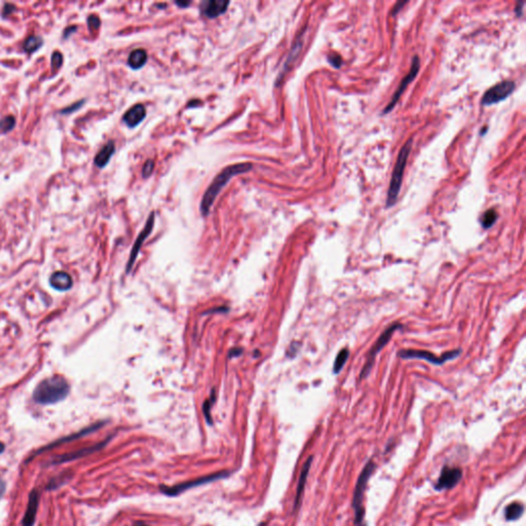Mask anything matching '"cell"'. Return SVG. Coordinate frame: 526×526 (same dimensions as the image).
I'll list each match as a JSON object with an SVG mask.
<instances>
[{"label":"cell","instance_id":"obj_1","mask_svg":"<svg viewBox=\"0 0 526 526\" xmlns=\"http://www.w3.org/2000/svg\"><path fill=\"white\" fill-rule=\"evenodd\" d=\"M70 393V385L62 375H53L41 380L34 390L33 400L37 404L59 403Z\"/></svg>","mask_w":526,"mask_h":526},{"label":"cell","instance_id":"obj_2","mask_svg":"<svg viewBox=\"0 0 526 526\" xmlns=\"http://www.w3.org/2000/svg\"><path fill=\"white\" fill-rule=\"evenodd\" d=\"M252 164H249V162H241V164L228 166L220 172L206 190L202 202H200V212H202V214L204 216L209 214L210 209L213 206L216 197L221 193V190L228 183L229 180L236 175L247 173L252 169Z\"/></svg>","mask_w":526,"mask_h":526},{"label":"cell","instance_id":"obj_3","mask_svg":"<svg viewBox=\"0 0 526 526\" xmlns=\"http://www.w3.org/2000/svg\"><path fill=\"white\" fill-rule=\"evenodd\" d=\"M411 147H412V140L409 139L405 143V145L400 150V154L398 156V159L393 171V175H391V178H390V188L388 191V198H387L388 208L394 206L398 199L400 190H401V185H402L404 171L407 165L409 154L411 151Z\"/></svg>","mask_w":526,"mask_h":526},{"label":"cell","instance_id":"obj_4","mask_svg":"<svg viewBox=\"0 0 526 526\" xmlns=\"http://www.w3.org/2000/svg\"><path fill=\"white\" fill-rule=\"evenodd\" d=\"M376 468L375 463L373 461H369L366 466L363 468L362 473L360 474L358 481L353 490L352 495V508L355 510V524L356 526H367L364 522L365 518V510L363 507V497H364V492L367 487V483L370 479L371 475L374 472Z\"/></svg>","mask_w":526,"mask_h":526},{"label":"cell","instance_id":"obj_5","mask_svg":"<svg viewBox=\"0 0 526 526\" xmlns=\"http://www.w3.org/2000/svg\"><path fill=\"white\" fill-rule=\"evenodd\" d=\"M403 328V325L401 323H393L390 325V326H389L384 332L381 333V335L379 336V338L376 340V342L373 344V347L370 349L369 351V353L367 356V361L365 363L364 367H363V369L361 370V373H360V379H364L366 378L369 373L372 369V366L373 364H374V360H375V357L377 356V353L384 349L387 344L389 343V341L390 340L391 336H393V334L397 331V330H400Z\"/></svg>","mask_w":526,"mask_h":526},{"label":"cell","instance_id":"obj_6","mask_svg":"<svg viewBox=\"0 0 526 526\" xmlns=\"http://www.w3.org/2000/svg\"><path fill=\"white\" fill-rule=\"evenodd\" d=\"M229 475H231V472H226V471H222V472H218V473H214V474H211V475H208V476H205V477H202V478H198V479H195V480H191V481H187V482H183V483H180V484H177V485H174V486H167V485H160L159 486V491L161 493H164L168 496H176V495H179L180 493H182L183 491H186L190 488H194V487H196V486H199V485H204V484H207V483H211V482H214V481H217V480H220V479H224V478H227Z\"/></svg>","mask_w":526,"mask_h":526},{"label":"cell","instance_id":"obj_7","mask_svg":"<svg viewBox=\"0 0 526 526\" xmlns=\"http://www.w3.org/2000/svg\"><path fill=\"white\" fill-rule=\"evenodd\" d=\"M461 352H462V350L457 349V350L447 351L441 356H436L431 351H423V350H401L398 352V356L404 360L420 359V360H426L434 365H443L446 362L457 358Z\"/></svg>","mask_w":526,"mask_h":526},{"label":"cell","instance_id":"obj_8","mask_svg":"<svg viewBox=\"0 0 526 526\" xmlns=\"http://www.w3.org/2000/svg\"><path fill=\"white\" fill-rule=\"evenodd\" d=\"M516 88V84L514 81L506 80L496 83L487 91L483 98H482V105L483 106H490V105L500 103L504 100H506L509 96L514 92Z\"/></svg>","mask_w":526,"mask_h":526},{"label":"cell","instance_id":"obj_9","mask_svg":"<svg viewBox=\"0 0 526 526\" xmlns=\"http://www.w3.org/2000/svg\"><path fill=\"white\" fill-rule=\"evenodd\" d=\"M419 67H420V60L418 58V56H414V58L412 60V64H411V68L409 70V72L407 73V75L405 76V78H403V80L401 81L400 85L398 87L397 91L395 92V94L393 95V97H391L390 99V102L387 105L385 110L382 111V114H388L390 113L391 110H393L395 108V106L397 105L398 101L400 100L401 96H402V94L405 92V90L407 89L408 85L412 82L414 80V78H416V75L419 71Z\"/></svg>","mask_w":526,"mask_h":526},{"label":"cell","instance_id":"obj_10","mask_svg":"<svg viewBox=\"0 0 526 526\" xmlns=\"http://www.w3.org/2000/svg\"><path fill=\"white\" fill-rule=\"evenodd\" d=\"M463 478V470L457 467H448L445 466L441 474H440L438 481L435 485L437 490L451 489L456 486Z\"/></svg>","mask_w":526,"mask_h":526},{"label":"cell","instance_id":"obj_11","mask_svg":"<svg viewBox=\"0 0 526 526\" xmlns=\"http://www.w3.org/2000/svg\"><path fill=\"white\" fill-rule=\"evenodd\" d=\"M155 220H156V215H155L154 212H152V213H150V215H149V217H148V219H147V221H146V224H145L144 228L142 229V232H141L140 234L138 235V237H137V240H136L135 244H134V246H133V248H132V252H131V255H130V259H129V262H128V264H127V271H126L127 273H129L132 271L134 264H135V262H136V259H137L138 254H139V252H140V249H141L143 243L145 242L146 238H147V237L149 236V234H151L152 229H154V226H155Z\"/></svg>","mask_w":526,"mask_h":526},{"label":"cell","instance_id":"obj_12","mask_svg":"<svg viewBox=\"0 0 526 526\" xmlns=\"http://www.w3.org/2000/svg\"><path fill=\"white\" fill-rule=\"evenodd\" d=\"M111 439V437H109L108 439L105 440V441L103 442H100L98 444H95L91 447H87V448H83V449H80V450H78V451H73V452H70V453H66V454H62V455H58V456H55L52 462H51V465H61V464H65V463H68V462H72V461H75V460H78V458H81V457H84L87 455H90L92 453H95L97 452L99 450H101V449L103 447L106 446V444L109 442V440Z\"/></svg>","mask_w":526,"mask_h":526},{"label":"cell","instance_id":"obj_13","mask_svg":"<svg viewBox=\"0 0 526 526\" xmlns=\"http://www.w3.org/2000/svg\"><path fill=\"white\" fill-rule=\"evenodd\" d=\"M229 3L231 2L227 1V0H208V1H204L202 3L200 9H202V13L206 17L214 19L224 14Z\"/></svg>","mask_w":526,"mask_h":526},{"label":"cell","instance_id":"obj_14","mask_svg":"<svg viewBox=\"0 0 526 526\" xmlns=\"http://www.w3.org/2000/svg\"><path fill=\"white\" fill-rule=\"evenodd\" d=\"M38 506H39V494L36 489L31 490L28 500L27 510L23 518V526H33L35 523Z\"/></svg>","mask_w":526,"mask_h":526},{"label":"cell","instance_id":"obj_15","mask_svg":"<svg viewBox=\"0 0 526 526\" xmlns=\"http://www.w3.org/2000/svg\"><path fill=\"white\" fill-rule=\"evenodd\" d=\"M146 116V109L143 106L142 104H136L134 105L132 108H130L122 117V120L126 122V124L130 128H135L136 126L145 118Z\"/></svg>","mask_w":526,"mask_h":526},{"label":"cell","instance_id":"obj_16","mask_svg":"<svg viewBox=\"0 0 526 526\" xmlns=\"http://www.w3.org/2000/svg\"><path fill=\"white\" fill-rule=\"evenodd\" d=\"M50 285L57 291L66 292L72 288L73 282L69 273L65 272H56L50 278Z\"/></svg>","mask_w":526,"mask_h":526},{"label":"cell","instance_id":"obj_17","mask_svg":"<svg viewBox=\"0 0 526 526\" xmlns=\"http://www.w3.org/2000/svg\"><path fill=\"white\" fill-rule=\"evenodd\" d=\"M312 458H313L312 456H310L308 458V461L305 462V464L303 465V468H302V470L300 472L299 480H298V484H297V489H296V496H295V502H294V511L297 510L298 507L300 506L301 497H302V494H303V491H304V487H305V484H307L309 473H310L311 467H312Z\"/></svg>","mask_w":526,"mask_h":526},{"label":"cell","instance_id":"obj_18","mask_svg":"<svg viewBox=\"0 0 526 526\" xmlns=\"http://www.w3.org/2000/svg\"><path fill=\"white\" fill-rule=\"evenodd\" d=\"M103 425H104V423H98V424H96V425H94V426H91V427H89V428H87V429H82V431H80L79 433H76V434H73V435H71V436H69V437H66V438L60 439V440H58V441H56V442H54V443H52V444H49V445H46V446L40 448L39 450L37 451L36 454H39V453H41V452H43V451H45V450H49V449H52L53 447H56V446H58V445H61V444H63V443H65V442L73 441V440H76V439H78V438H80V437H83V436H85V435H89V434H91V433H93V432H95V431H97V429H100ZM36 454H34V456H35Z\"/></svg>","mask_w":526,"mask_h":526},{"label":"cell","instance_id":"obj_19","mask_svg":"<svg viewBox=\"0 0 526 526\" xmlns=\"http://www.w3.org/2000/svg\"><path fill=\"white\" fill-rule=\"evenodd\" d=\"M114 152H116V144H114L113 141H109L96 156L95 165L100 169L105 168L109 162L111 156L114 155Z\"/></svg>","mask_w":526,"mask_h":526},{"label":"cell","instance_id":"obj_20","mask_svg":"<svg viewBox=\"0 0 526 526\" xmlns=\"http://www.w3.org/2000/svg\"><path fill=\"white\" fill-rule=\"evenodd\" d=\"M147 61V53L143 49L134 50L128 59V64L132 69H140Z\"/></svg>","mask_w":526,"mask_h":526},{"label":"cell","instance_id":"obj_21","mask_svg":"<svg viewBox=\"0 0 526 526\" xmlns=\"http://www.w3.org/2000/svg\"><path fill=\"white\" fill-rule=\"evenodd\" d=\"M302 36H303V33H301L299 35V37L297 38V40H296L293 44V47L291 49L290 53H289V56L288 58H287L286 60V63L283 67V72L281 73V76H283V73H285L287 70H288L290 68V66L293 65V63L295 62V60L297 59V57L302 49V44H303V39H302Z\"/></svg>","mask_w":526,"mask_h":526},{"label":"cell","instance_id":"obj_22","mask_svg":"<svg viewBox=\"0 0 526 526\" xmlns=\"http://www.w3.org/2000/svg\"><path fill=\"white\" fill-rule=\"evenodd\" d=\"M524 513V506L519 502H514L507 506L505 509V518L507 521H515L521 518Z\"/></svg>","mask_w":526,"mask_h":526},{"label":"cell","instance_id":"obj_23","mask_svg":"<svg viewBox=\"0 0 526 526\" xmlns=\"http://www.w3.org/2000/svg\"><path fill=\"white\" fill-rule=\"evenodd\" d=\"M42 44H43V39L40 36L31 35L25 40L23 44V50L28 54H32L39 49Z\"/></svg>","mask_w":526,"mask_h":526},{"label":"cell","instance_id":"obj_24","mask_svg":"<svg viewBox=\"0 0 526 526\" xmlns=\"http://www.w3.org/2000/svg\"><path fill=\"white\" fill-rule=\"evenodd\" d=\"M349 357H350L349 349H342L338 352V355L336 356V359L335 361H334V365H333L334 374H338V373L343 369V366L344 364H346V362L348 361Z\"/></svg>","mask_w":526,"mask_h":526},{"label":"cell","instance_id":"obj_25","mask_svg":"<svg viewBox=\"0 0 526 526\" xmlns=\"http://www.w3.org/2000/svg\"><path fill=\"white\" fill-rule=\"evenodd\" d=\"M497 218H499V214H497L495 209L487 210V211L481 217V225H482V227L485 228V229L490 228L496 222Z\"/></svg>","mask_w":526,"mask_h":526},{"label":"cell","instance_id":"obj_26","mask_svg":"<svg viewBox=\"0 0 526 526\" xmlns=\"http://www.w3.org/2000/svg\"><path fill=\"white\" fill-rule=\"evenodd\" d=\"M16 127V118L13 116H7L0 120V133L6 134Z\"/></svg>","mask_w":526,"mask_h":526},{"label":"cell","instance_id":"obj_27","mask_svg":"<svg viewBox=\"0 0 526 526\" xmlns=\"http://www.w3.org/2000/svg\"><path fill=\"white\" fill-rule=\"evenodd\" d=\"M215 402V393L213 391L212 393V396L211 398H209V400H207L206 402L204 403V406H203V411H204V415L207 419V423L209 425H213V419H212V415H211V409H212V406Z\"/></svg>","mask_w":526,"mask_h":526},{"label":"cell","instance_id":"obj_28","mask_svg":"<svg viewBox=\"0 0 526 526\" xmlns=\"http://www.w3.org/2000/svg\"><path fill=\"white\" fill-rule=\"evenodd\" d=\"M63 64V55L60 52H55L52 56V68L58 69Z\"/></svg>","mask_w":526,"mask_h":526},{"label":"cell","instance_id":"obj_29","mask_svg":"<svg viewBox=\"0 0 526 526\" xmlns=\"http://www.w3.org/2000/svg\"><path fill=\"white\" fill-rule=\"evenodd\" d=\"M154 169H155V162L154 160L151 159H148L144 166H143V169H142V175L144 178H148L151 174L152 172H154Z\"/></svg>","mask_w":526,"mask_h":526},{"label":"cell","instance_id":"obj_30","mask_svg":"<svg viewBox=\"0 0 526 526\" xmlns=\"http://www.w3.org/2000/svg\"><path fill=\"white\" fill-rule=\"evenodd\" d=\"M328 62L335 68H340L341 65L343 64V60L338 54H331L328 56Z\"/></svg>","mask_w":526,"mask_h":526},{"label":"cell","instance_id":"obj_31","mask_svg":"<svg viewBox=\"0 0 526 526\" xmlns=\"http://www.w3.org/2000/svg\"><path fill=\"white\" fill-rule=\"evenodd\" d=\"M88 24H89L90 29L97 30L98 28L100 27L101 21H100V19L97 16H90L89 19H88Z\"/></svg>","mask_w":526,"mask_h":526},{"label":"cell","instance_id":"obj_32","mask_svg":"<svg viewBox=\"0 0 526 526\" xmlns=\"http://www.w3.org/2000/svg\"><path fill=\"white\" fill-rule=\"evenodd\" d=\"M83 103H84V101H83V100H82V101H78V102H76L75 104L71 105V106H69V107H67V108H65V109H62V110L60 111V113H62V114H68V113H72L73 111H75V110H78V109H79V108H80V107L82 106V105H83Z\"/></svg>","mask_w":526,"mask_h":526},{"label":"cell","instance_id":"obj_33","mask_svg":"<svg viewBox=\"0 0 526 526\" xmlns=\"http://www.w3.org/2000/svg\"><path fill=\"white\" fill-rule=\"evenodd\" d=\"M16 12V6L13 3H5L2 9V16L5 18Z\"/></svg>","mask_w":526,"mask_h":526},{"label":"cell","instance_id":"obj_34","mask_svg":"<svg viewBox=\"0 0 526 526\" xmlns=\"http://www.w3.org/2000/svg\"><path fill=\"white\" fill-rule=\"evenodd\" d=\"M76 30H78V26H69L67 27L66 29L64 30V34H63V37L64 38H68L71 34H73Z\"/></svg>","mask_w":526,"mask_h":526},{"label":"cell","instance_id":"obj_35","mask_svg":"<svg viewBox=\"0 0 526 526\" xmlns=\"http://www.w3.org/2000/svg\"><path fill=\"white\" fill-rule=\"evenodd\" d=\"M5 490H6V483L2 478H0V499H1L3 494L5 493Z\"/></svg>","mask_w":526,"mask_h":526},{"label":"cell","instance_id":"obj_36","mask_svg":"<svg viewBox=\"0 0 526 526\" xmlns=\"http://www.w3.org/2000/svg\"><path fill=\"white\" fill-rule=\"evenodd\" d=\"M406 3H407V2H398V3H397V5H396V6L394 7V13H393V14H395V15H396V14H397V13H398V12L400 11V9H401V8H402V7H403V6H404V5L406 4Z\"/></svg>","mask_w":526,"mask_h":526},{"label":"cell","instance_id":"obj_37","mask_svg":"<svg viewBox=\"0 0 526 526\" xmlns=\"http://www.w3.org/2000/svg\"><path fill=\"white\" fill-rule=\"evenodd\" d=\"M523 5H524V3H523V2H519V3L517 4V6H516V9H515V12H516V14H517V16H518V17H519V16H521V14H522L521 12H522V6H523Z\"/></svg>","mask_w":526,"mask_h":526},{"label":"cell","instance_id":"obj_38","mask_svg":"<svg viewBox=\"0 0 526 526\" xmlns=\"http://www.w3.org/2000/svg\"><path fill=\"white\" fill-rule=\"evenodd\" d=\"M241 353H242V350H241V349H235V350H233V351H231V353H229V357H233V355L238 356V355H241Z\"/></svg>","mask_w":526,"mask_h":526},{"label":"cell","instance_id":"obj_39","mask_svg":"<svg viewBox=\"0 0 526 526\" xmlns=\"http://www.w3.org/2000/svg\"><path fill=\"white\" fill-rule=\"evenodd\" d=\"M176 4L179 5V6L184 7V6H188V5L190 4V1H188V2H181V1H178V2H176Z\"/></svg>","mask_w":526,"mask_h":526},{"label":"cell","instance_id":"obj_40","mask_svg":"<svg viewBox=\"0 0 526 526\" xmlns=\"http://www.w3.org/2000/svg\"><path fill=\"white\" fill-rule=\"evenodd\" d=\"M4 449H5L4 444H3L1 441H0V454H1V453L4 451Z\"/></svg>","mask_w":526,"mask_h":526},{"label":"cell","instance_id":"obj_41","mask_svg":"<svg viewBox=\"0 0 526 526\" xmlns=\"http://www.w3.org/2000/svg\"><path fill=\"white\" fill-rule=\"evenodd\" d=\"M134 526H149V525H146L144 523H136Z\"/></svg>","mask_w":526,"mask_h":526}]
</instances>
